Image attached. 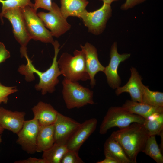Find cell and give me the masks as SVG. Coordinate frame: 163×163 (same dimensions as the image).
<instances>
[{
	"instance_id": "obj_34",
	"label": "cell",
	"mask_w": 163,
	"mask_h": 163,
	"mask_svg": "<svg viewBox=\"0 0 163 163\" xmlns=\"http://www.w3.org/2000/svg\"><path fill=\"white\" fill-rule=\"evenodd\" d=\"M102 1L103 3L111 5L112 2L115 1H117L119 0H100Z\"/></svg>"
},
{
	"instance_id": "obj_32",
	"label": "cell",
	"mask_w": 163,
	"mask_h": 163,
	"mask_svg": "<svg viewBox=\"0 0 163 163\" xmlns=\"http://www.w3.org/2000/svg\"><path fill=\"white\" fill-rule=\"evenodd\" d=\"M14 163H48L45 159L42 158H37L35 157H30L24 160H20L15 161Z\"/></svg>"
},
{
	"instance_id": "obj_18",
	"label": "cell",
	"mask_w": 163,
	"mask_h": 163,
	"mask_svg": "<svg viewBox=\"0 0 163 163\" xmlns=\"http://www.w3.org/2000/svg\"><path fill=\"white\" fill-rule=\"evenodd\" d=\"M122 107L129 112L145 119L153 115L163 113V107L153 106L132 100H126Z\"/></svg>"
},
{
	"instance_id": "obj_12",
	"label": "cell",
	"mask_w": 163,
	"mask_h": 163,
	"mask_svg": "<svg viewBox=\"0 0 163 163\" xmlns=\"http://www.w3.org/2000/svg\"><path fill=\"white\" fill-rule=\"evenodd\" d=\"M81 123L59 112L54 123L55 142L66 145Z\"/></svg>"
},
{
	"instance_id": "obj_21",
	"label": "cell",
	"mask_w": 163,
	"mask_h": 163,
	"mask_svg": "<svg viewBox=\"0 0 163 163\" xmlns=\"http://www.w3.org/2000/svg\"><path fill=\"white\" fill-rule=\"evenodd\" d=\"M55 143L54 124L40 126L36 142V152H43L50 148Z\"/></svg>"
},
{
	"instance_id": "obj_2",
	"label": "cell",
	"mask_w": 163,
	"mask_h": 163,
	"mask_svg": "<svg viewBox=\"0 0 163 163\" xmlns=\"http://www.w3.org/2000/svg\"><path fill=\"white\" fill-rule=\"evenodd\" d=\"M110 136L120 144L133 163L137 162V156L149 136L143 124L136 123L113 132Z\"/></svg>"
},
{
	"instance_id": "obj_31",
	"label": "cell",
	"mask_w": 163,
	"mask_h": 163,
	"mask_svg": "<svg viewBox=\"0 0 163 163\" xmlns=\"http://www.w3.org/2000/svg\"><path fill=\"white\" fill-rule=\"evenodd\" d=\"M9 51L6 48L4 44L0 42V64L10 57Z\"/></svg>"
},
{
	"instance_id": "obj_8",
	"label": "cell",
	"mask_w": 163,
	"mask_h": 163,
	"mask_svg": "<svg viewBox=\"0 0 163 163\" xmlns=\"http://www.w3.org/2000/svg\"><path fill=\"white\" fill-rule=\"evenodd\" d=\"M37 14L45 27L50 29L53 37L58 38L71 28V25L62 14L60 8L54 2H52L49 12H40Z\"/></svg>"
},
{
	"instance_id": "obj_11",
	"label": "cell",
	"mask_w": 163,
	"mask_h": 163,
	"mask_svg": "<svg viewBox=\"0 0 163 163\" xmlns=\"http://www.w3.org/2000/svg\"><path fill=\"white\" fill-rule=\"evenodd\" d=\"M130 56V53L119 54L117 51L116 42H114L112 45L110 62L108 65L105 67L103 72L106 75L108 84L112 89H116L121 84V79L118 73L120 64L127 59Z\"/></svg>"
},
{
	"instance_id": "obj_29",
	"label": "cell",
	"mask_w": 163,
	"mask_h": 163,
	"mask_svg": "<svg viewBox=\"0 0 163 163\" xmlns=\"http://www.w3.org/2000/svg\"><path fill=\"white\" fill-rule=\"evenodd\" d=\"M52 4L51 0H35L33 8L36 11L39 8L49 11L51 8Z\"/></svg>"
},
{
	"instance_id": "obj_28",
	"label": "cell",
	"mask_w": 163,
	"mask_h": 163,
	"mask_svg": "<svg viewBox=\"0 0 163 163\" xmlns=\"http://www.w3.org/2000/svg\"><path fill=\"white\" fill-rule=\"evenodd\" d=\"M17 91L16 87L5 86L0 82V104L2 103L6 104L8 96Z\"/></svg>"
},
{
	"instance_id": "obj_3",
	"label": "cell",
	"mask_w": 163,
	"mask_h": 163,
	"mask_svg": "<svg viewBox=\"0 0 163 163\" xmlns=\"http://www.w3.org/2000/svg\"><path fill=\"white\" fill-rule=\"evenodd\" d=\"M73 54V56L67 52L64 53L58 60L62 75L65 78L73 82L90 80L84 53L82 50H75Z\"/></svg>"
},
{
	"instance_id": "obj_23",
	"label": "cell",
	"mask_w": 163,
	"mask_h": 163,
	"mask_svg": "<svg viewBox=\"0 0 163 163\" xmlns=\"http://www.w3.org/2000/svg\"><path fill=\"white\" fill-rule=\"evenodd\" d=\"M143 125L149 136L159 135L163 131V113L153 115L145 119Z\"/></svg>"
},
{
	"instance_id": "obj_19",
	"label": "cell",
	"mask_w": 163,
	"mask_h": 163,
	"mask_svg": "<svg viewBox=\"0 0 163 163\" xmlns=\"http://www.w3.org/2000/svg\"><path fill=\"white\" fill-rule=\"evenodd\" d=\"M61 11L66 18L69 16L80 18L82 14L86 10L89 3L87 0H60Z\"/></svg>"
},
{
	"instance_id": "obj_25",
	"label": "cell",
	"mask_w": 163,
	"mask_h": 163,
	"mask_svg": "<svg viewBox=\"0 0 163 163\" xmlns=\"http://www.w3.org/2000/svg\"><path fill=\"white\" fill-rule=\"evenodd\" d=\"M141 102L153 106L163 107V93L152 91L145 86Z\"/></svg>"
},
{
	"instance_id": "obj_24",
	"label": "cell",
	"mask_w": 163,
	"mask_h": 163,
	"mask_svg": "<svg viewBox=\"0 0 163 163\" xmlns=\"http://www.w3.org/2000/svg\"><path fill=\"white\" fill-rule=\"evenodd\" d=\"M154 135L149 136L142 152L157 163H163V156Z\"/></svg>"
},
{
	"instance_id": "obj_35",
	"label": "cell",
	"mask_w": 163,
	"mask_h": 163,
	"mask_svg": "<svg viewBox=\"0 0 163 163\" xmlns=\"http://www.w3.org/2000/svg\"><path fill=\"white\" fill-rule=\"evenodd\" d=\"M4 129H3L0 125V135H1L3 132Z\"/></svg>"
},
{
	"instance_id": "obj_6",
	"label": "cell",
	"mask_w": 163,
	"mask_h": 163,
	"mask_svg": "<svg viewBox=\"0 0 163 163\" xmlns=\"http://www.w3.org/2000/svg\"><path fill=\"white\" fill-rule=\"evenodd\" d=\"M21 9L27 32L31 39L52 44L54 41L53 37L33 7L27 6Z\"/></svg>"
},
{
	"instance_id": "obj_17",
	"label": "cell",
	"mask_w": 163,
	"mask_h": 163,
	"mask_svg": "<svg viewBox=\"0 0 163 163\" xmlns=\"http://www.w3.org/2000/svg\"><path fill=\"white\" fill-rule=\"evenodd\" d=\"M32 110L34 118L37 120L41 126L53 124L59 113L50 104L42 101L38 102Z\"/></svg>"
},
{
	"instance_id": "obj_26",
	"label": "cell",
	"mask_w": 163,
	"mask_h": 163,
	"mask_svg": "<svg viewBox=\"0 0 163 163\" xmlns=\"http://www.w3.org/2000/svg\"><path fill=\"white\" fill-rule=\"evenodd\" d=\"M2 4L1 12L10 9H22L27 6L34 7V4L30 0H0Z\"/></svg>"
},
{
	"instance_id": "obj_36",
	"label": "cell",
	"mask_w": 163,
	"mask_h": 163,
	"mask_svg": "<svg viewBox=\"0 0 163 163\" xmlns=\"http://www.w3.org/2000/svg\"><path fill=\"white\" fill-rule=\"evenodd\" d=\"M2 137H1V135H0V144L2 142Z\"/></svg>"
},
{
	"instance_id": "obj_13",
	"label": "cell",
	"mask_w": 163,
	"mask_h": 163,
	"mask_svg": "<svg viewBox=\"0 0 163 163\" xmlns=\"http://www.w3.org/2000/svg\"><path fill=\"white\" fill-rule=\"evenodd\" d=\"M97 122L96 118H92L81 123L66 145L68 149L78 152L83 144L95 130Z\"/></svg>"
},
{
	"instance_id": "obj_5",
	"label": "cell",
	"mask_w": 163,
	"mask_h": 163,
	"mask_svg": "<svg viewBox=\"0 0 163 163\" xmlns=\"http://www.w3.org/2000/svg\"><path fill=\"white\" fill-rule=\"evenodd\" d=\"M145 120L143 117L129 112L122 106L112 107L104 117L100 126L99 133L104 134L113 127H117L120 129L134 123L143 124Z\"/></svg>"
},
{
	"instance_id": "obj_16",
	"label": "cell",
	"mask_w": 163,
	"mask_h": 163,
	"mask_svg": "<svg viewBox=\"0 0 163 163\" xmlns=\"http://www.w3.org/2000/svg\"><path fill=\"white\" fill-rule=\"evenodd\" d=\"M25 113L23 111H13L0 107V125L17 134L22 128L25 121Z\"/></svg>"
},
{
	"instance_id": "obj_27",
	"label": "cell",
	"mask_w": 163,
	"mask_h": 163,
	"mask_svg": "<svg viewBox=\"0 0 163 163\" xmlns=\"http://www.w3.org/2000/svg\"><path fill=\"white\" fill-rule=\"evenodd\" d=\"M78 152L68 150L64 155L61 163H83V161L79 157Z\"/></svg>"
},
{
	"instance_id": "obj_20",
	"label": "cell",
	"mask_w": 163,
	"mask_h": 163,
	"mask_svg": "<svg viewBox=\"0 0 163 163\" xmlns=\"http://www.w3.org/2000/svg\"><path fill=\"white\" fill-rule=\"evenodd\" d=\"M104 151L105 156L113 158L118 163H133L120 144L110 136L104 144Z\"/></svg>"
},
{
	"instance_id": "obj_9",
	"label": "cell",
	"mask_w": 163,
	"mask_h": 163,
	"mask_svg": "<svg viewBox=\"0 0 163 163\" xmlns=\"http://www.w3.org/2000/svg\"><path fill=\"white\" fill-rule=\"evenodd\" d=\"M7 19L11 24L14 36L22 47H26L31 39L27 32L21 9H8L0 13V18L3 23V18Z\"/></svg>"
},
{
	"instance_id": "obj_33",
	"label": "cell",
	"mask_w": 163,
	"mask_h": 163,
	"mask_svg": "<svg viewBox=\"0 0 163 163\" xmlns=\"http://www.w3.org/2000/svg\"><path fill=\"white\" fill-rule=\"evenodd\" d=\"M97 163H118L113 158L108 156H105L104 159L98 161Z\"/></svg>"
},
{
	"instance_id": "obj_30",
	"label": "cell",
	"mask_w": 163,
	"mask_h": 163,
	"mask_svg": "<svg viewBox=\"0 0 163 163\" xmlns=\"http://www.w3.org/2000/svg\"><path fill=\"white\" fill-rule=\"evenodd\" d=\"M147 0H126L125 2L120 7V9L123 10H127Z\"/></svg>"
},
{
	"instance_id": "obj_14",
	"label": "cell",
	"mask_w": 163,
	"mask_h": 163,
	"mask_svg": "<svg viewBox=\"0 0 163 163\" xmlns=\"http://www.w3.org/2000/svg\"><path fill=\"white\" fill-rule=\"evenodd\" d=\"M130 70L131 75L128 81L123 86H119L116 89V94L118 96L123 92H127L129 94L131 100L141 102L145 86L142 82L141 76L136 69L132 67Z\"/></svg>"
},
{
	"instance_id": "obj_10",
	"label": "cell",
	"mask_w": 163,
	"mask_h": 163,
	"mask_svg": "<svg viewBox=\"0 0 163 163\" xmlns=\"http://www.w3.org/2000/svg\"><path fill=\"white\" fill-rule=\"evenodd\" d=\"M40 125L37 119L25 120L23 126L17 134L16 143L27 153L36 152V142Z\"/></svg>"
},
{
	"instance_id": "obj_15",
	"label": "cell",
	"mask_w": 163,
	"mask_h": 163,
	"mask_svg": "<svg viewBox=\"0 0 163 163\" xmlns=\"http://www.w3.org/2000/svg\"><path fill=\"white\" fill-rule=\"evenodd\" d=\"M80 47L85 55L86 67L89 76L90 85L91 87H94L96 84L95 75L100 72H103L105 67L99 62L97 49L94 46L86 42L84 46L81 45Z\"/></svg>"
},
{
	"instance_id": "obj_4",
	"label": "cell",
	"mask_w": 163,
	"mask_h": 163,
	"mask_svg": "<svg viewBox=\"0 0 163 163\" xmlns=\"http://www.w3.org/2000/svg\"><path fill=\"white\" fill-rule=\"evenodd\" d=\"M62 83L63 97L68 109L79 108L94 104L93 91L81 85L77 82L65 78Z\"/></svg>"
},
{
	"instance_id": "obj_1",
	"label": "cell",
	"mask_w": 163,
	"mask_h": 163,
	"mask_svg": "<svg viewBox=\"0 0 163 163\" xmlns=\"http://www.w3.org/2000/svg\"><path fill=\"white\" fill-rule=\"evenodd\" d=\"M52 44L54 48V55L51 65L45 71L42 72L36 69L27 54L24 56L27 60V64L21 65L18 69V72L25 76V79L27 81L34 79V73L37 75L40 81L39 83L36 85L35 88L37 90L40 91L43 95L47 93H52L55 91V87L59 82L58 78L62 75L57 60L60 45L57 40L54 41Z\"/></svg>"
},
{
	"instance_id": "obj_7",
	"label": "cell",
	"mask_w": 163,
	"mask_h": 163,
	"mask_svg": "<svg viewBox=\"0 0 163 163\" xmlns=\"http://www.w3.org/2000/svg\"><path fill=\"white\" fill-rule=\"evenodd\" d=\"M112 14L111 5L103 3L100 8L95 11L88 12L86 10L80 18L89 32L98 35L104 30Z\"/></svg>"
},
{
	"instance_id": "obj_22",
	"label": "cell",
	"mask_w": 163,
	"mask_h": 163,
	"mask_svg": "<svg viewBox=\"0 0 163 163\" xmlns=\"http://www.w3.org/2000/svg\"><path fill=\"white\" fill-rule=\"evenodd\" d=\"M68 150L66 145L55 142L50 148L43 152L42 158L48 163H61L63 156Z\"/></svg>"
}]
</instances>
